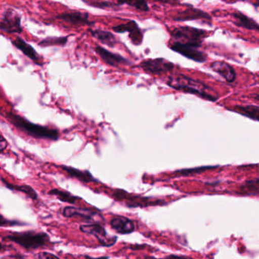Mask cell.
Listing matches in <instances>:
<instances>
[{
    "instance_id": "1",
    "label": "cell",
    "mask_w": 259,
    "mask_h": 259,
    "mask_svg": "<svg viewBox=\"0 0 259 259\" xmlns=\"http://www.w3.org/2000/svg\"><path fill=\"white\" fill-rule=\"evenodd\" d=\"M166 84L175 90L196 95L206 101L215 102L218 99V95L211 88L199 80L193 79L183 74L170 75Z\"/></svg>"
},
{
    "instance_id": "2",
    "label": "cell",
    "mask_w": 259,
    "mask_h": 259,
    "mask_svg": "<svg viewBox=\"0 0 259 259\" xmlns=\"http://www.w3.org/2000/svg\"><path fill=\"white\" fill-rule=\"evenodd\" d=\"M6 118L18 130L35 139L57 141L60 138L58 130L33 123L13 112H8L6 113Z\"/></svg>"
},
{
    "instance_id": "3",
    "label": "cell",
    "mask_w": 259,
    "mask_h": 259,
    "mask_svg": "<svg viewBox=\"0 0 259 259\" xmlns=\"http://www.w3.org/2000/svg\"><path fill=\"white\" fill-rule=\"evenodd\" d=\"M15 242L25 249H37L45 246L50 242V237L42 232L25 231L13 233L3 237V241Z\"/></svg>"
},
{
    "instance_id": "4",
    "label": "cell",
    "mask_w": 259,
    "mask_h": 259,
    "mask_svg": "<svg viewBox=\"0 0 259 259\" xmlns=\"http://www.w3.org/2000/svg\"><path fill=\"white\" fill-rule=\"evenodd\" d=\"M169 34L177 41L200 48L202 46L203 42L208 35L209 32L206 30L193 27L179 26L170 30Z\"/></svg>"
},
{
    "instance_id": "5",
    "label": "cell",
    "mask_w": 259,
    "mask_h": 259,
    "mask_svg": "<svg viewBox=\"0 0 259 259\" xmlns=\"http://www.w3.org/2000/svg\"><path fill=\"white\" fill-rule=\"evenodd\" d=\"M0 29L9 34H21L23 31L22 16L14 9H6L1 16Z\"/></svg>"
},
{
    "instance_id": "6",
    "label": "cell",
    "mask_w": 259,
    "mask_h": 259,
    "mask_svg": "<svg viewBox=\"0 0 259 259\" xmlns=\"http://www.w3.org/2000/svg\"><path fill=\"white\" fill-rule=\"evenodd\" d=\"M139 67L148 74L163 75L174 71L175 65L164 58L148 59L143 60Z\"/></svg>"
},
{
    "instance_id": "7",
    "label": "cell",
    "mask_w": 259,
    "mask_h": 259,
    "mask_svg": "<svg viewBox=\"0 0 259 259\" xmlns=\"http://www.w3.org/2000/svg\"><path fill=\"white\" fill-rule=\"evenodd\" d=\"M80 230L83 233L95 236L103 246H112L117 240L116 236H109L107 230L100 223H92V224L81 225Z\"/></svg>"
},
{
    "instance_id": "8",
    "label": "cell",
    "mask_w": 259,
    "mask_h": 259,
    "mask_svg": "<svg viewBox=\"0 0 259 259\" xmlns=\"http://www.w3.org/2000/svg\"><path fill=\"white\" fill-rule=\"evenodd\" d=\"M169 48L174 52L196 63H205L207 60V55L205 53L200 51L199 48L190 46L186 44L175 40L169 45Z\"/></svg>"
},
{
    "instance_id": "9",
    "label": "cell",
    "mask_w": 259,
    "mask_h": 259,
    "mask_svg": "<svg viewBox=\"0 0 259 259\" xmlns=\"http://www.w3.org/2000/svg\"><path fill=\"white\" fill-rule=\"evenodd\" d=\"M112 29L119 34L128 32V37L131 40L132 43L136 46L142 45L143 41V32L136 21L130 20L127 23L116 25L113 26Z\"/></svg>"
},
{
    "instance_id": "10",
    "label": "cell",
    "mask_w": 259,
    "mask_h": 259,
    "mask_svg": "<svg viewBox=\"0 0 259 259\" xmlns=\"http://www.w3.org/2000/svg\"><path fill=\"white\" fill-rule=\"evenodd\" d=\"M62 214L65 218H72L78 216L89 223H98V220L103 221V217L99 212L89 208H81V207H72L67 206L63 208Z\"/></svg>"
},
{
    "instance_id": "11",
    "label": "cell",
    "mask_w": 259,
    "mask_h": 259,
    "mask_svg": "<svg viewBox=\"0 0 259 259\" xmlns=\"http://www.w3.org/2000/svg\"><path fill=\"white\" fill-rule=\"evenodd\" d=\"M172 20L176 22H187V21L194 20H203L210 23L212 21L211 16L200 10V9L195 8L193 7H188L186 10L176 14L172 17Z\"/></svg>"
},
{
    "instance_id": "12",
    "label": "cell",
    "mask_w": 259,
    "mask_h": 259,
    "mask_svg": "<svg viewBox=\"0 0 259 259\" xmlns=\"http://www.w3.org/2000/svg\"><path fill=\"white\" fill-rule=\"evenodd\" d=\"M95 53L101 57V60L109 66H113V67H118L119 66H130L133 64L130 60H127L125 57L121 56L120 54H114V53L110 52L107 51L103 47L98 46L94 48Z\"/></svg>"
},
{
    "instance_id": "13",
    "label": "cell",
    "mask_w": 259,
    "mask_h": 259,
    "mask_svg": "<svg viewBox=\"0 0 259 259\" xmlns=\"http://www.w3.org/2000/svg\"><path fill=\"white\" fill-rule=\"evenodd\" d=\"M55 19L67 22V23L75 25V26H84V25L92 26L95 23V22L90 20V15L89 13H83V12L79 11L62 13V14L56 16Z\"/></svg>"
},
{
    "instance_id": "14",
    "label": "cell",
    "mask_w": 259,
    "mask_h": 259,
    "mask_svg": "<svg viewBox=\"0 0 259 259\" xmlns=\"http://www.w3.org/2000/svg\"><path fill=\"white\" fill-rule=\"evenodd\" d=\"M12 44L15 48L21 51L24 55L26 56L30 60H32L35 64L39 66H43L44 63L41 61L40 55L34 48L29 44L27 43L22 37H16L12 40Z\"/></svg>"
},
{
    "instance_id": "15",
    "label": "cell",
    "mask_w": 259,
    "mask_h": 259,
    "mask_svg": "<svg viewBox=\"0 0 259 259\" xmlns=\"http://www.w3.org/2000/svg\"><path fill=\"white\" fill-rule=\"evenodd\" d=\"M110 225L119 234H130L136 230L134 221L125 217H114L110 220Z\"/></svg>"
},
{
    "instance_id": "16",
    "label": "cell",
    "mask_w": 259,
    "mask_h": 259,
    "mask_svg": "<svg viewBox=\"0 0 259 259\" xmlns=\"http://www.w3.org/2000/svg\"><path fill=\"white\" fill-rule=\"evenodd\" d=\"M210 69L221 75L228 83L234 82L236 78V72L233 66L224 61H214L210 64Z\"/></svg>"
},
{
    "instance_id": "17",
    "label": "cell",
    "mask_w": 259,
    "mask_h": 259,
    "mask_svg": "<svg viewBox=\"0 0 259 259\" xmlns=\"http://www.w3.org/2000/svg\"><path fill=\"white\" fill-rule=\"evenodd\" d=\"M230 15L234 19L233 23L236 26L245 28V29L249 30V31H259V24H257L251 18L245 16V14L239 11L234 12Z\"/></svg>"
},
{
    "instance_id": "18",
    "label": "cell",
    "mask_w": 259,
    "mask_h": 259,
    "mask_svg": "<svg viewBox=\"0 0 259 259\" xmlns=\"http://www.w3.org/2000/svg\"><path fill=\"white\" fill-rule=\"evenodd\" d=\"M61 168L69 177L77 179L82 183H99V180L95 178L89 171L81 170V169H78L72 166H64V165L61 166Z\"/></svg>"
},
{
    "instance_id": "19",
    "label": "cell",
    "mask_w": 259,
    "mask_h": 259,
    "mask_svg": "<svg viewBox=\"0 0 259 259\" xmlns=\"http://www.w3.org/2000/svg\"><path fill=\"white\" fill-rule=\"evenodd\" d=\"M92 37L96 38L98 41L110 48H114L117 44L116 36L110 31L101 29H89Z\"/></svg>"
},
{
    "instance_id": "20",
    "label": "cell",
    "mask_w": 259,
    "mask_h": 259,
    "mask_svg": "<svg viewBox=\"0 0 259 259\" xmlns=\"http://www.w3.org/2000/svg\"><path fill=\"white\" fill-rule=\"evenodd\" d=\"M232 111L236 112L242 116H246L254 120L259 121V107L253 105H236L230 109Z\"/></svg>"
},
{
    "instance_id": "21",
    "label": "cell",
    "mask_w": 259,
    "mask_h": 259,
    "mask_svg": "<svg viewBox=\"0 0 259 259\" xmlns=\"http://www.w3.org/2000/svg\"><path fill=\"white\" fill-rule=\"evenodd\" d=\"M1 180H2L3 183L5 184L6 187L8 188L10 190L23 192L27 196L29 197L30 198L34 200V201L38 199V195H37V192L31 186H16V185L11 184V183L6 181L4 178L1 179Z\"/></svg>"
},
{
    "instance_id": "22",
    "label": "cell",
    "mask_w": 259,
    "mask_h": 259,
    "mask_svg": "<svg viewBox=\"0 0 259 259\" xmlns=\"http://www.w3.org/2000/svg\"><path fill=\"white\" fill-rule=\"evenodd\" d=\"M117 5H127L128 7H133L138 11L148 13L150 11L149 6L147 0H117Z\"/></svg>"
},
{
    "instance_id": "23",
    "label": "cell",
    "mask_w": 259,
    "mask_h": 259,
    "mask_svg": "<svg viewBox=\"0 0 259 259\" xmlns=\"http://www.w3.org/2000/svg\"><path fill=\"white\" fill-rule=\"evenodd\" d=\"M259 193V179L248 180L240 186L239 194L244 195H256Z\"/></svg>"
},
{
    "instance_id": "24",
    "label": "cell",
    "mask_w": 259,
    "mask_h": 259,
    "mask_svg": "<svg viewBox=\"0 0 259 259\" xmlns=\"http://www.w3.org/2000/svg\"><path fill=\"white\" fill-rule=\"evenodd\" d=\"M48 194L57 197L58 199L63 201V202L69 203L71 204H75L76 201L80 199V198L72 195L70 192H65V191L60 190L58 189H51V191L48 192Z\"/></svg>"
},
{
    "instance_id": "25",
    "label": "cell",
    "mask_w": 259,
    "mask_h": 259,
    "mask_svg": "<svg viewBox=\"0 0 259 259\" xmlns=\"http://www.w3.org/2000/svg\"><path fill=\"white\" fill-rule=\"evenodd\" d=\"M69 37H48L40 40L38 43V46L42 48L48 47L60 46L65 47L67 45Z\"/></svg>"
},
{
    "instance_id": "26",
    "label": "cell",
    "mask_w": 259,
    "mask_h": 259,
    "mask_svg": "<svg viewBox=\"0 0 259 259\" xmlns=\"http://www.w3.org/2000/svg\"><path fill=\"white\" fill-rule=\"evenodd\" d=\"M216 166H200V167L192 168V169H180V170L176 171L175 174L177 176H186L189 175H195V174H201V172H204V171L207 170V169H213Z\"/></svg>"
},
{
    "instance_id": "27",
    "label": "cell",
    "mask_w": 259,
    "mask_h": 259,
    "mask_svg": "<svg viewBox=\"0 0 259 259\" xmlns=\"http://www.w3.org/2000/svg\"><path fill=\"white\" fill-rule=\"evenodd\" d=\"M85 3L88 5L99 9H115L116 7H119L117 4H113V3L110 2V1H90V2L86 1Z\"/></svg>"
},
{
    "instance_id": "28",
    "label": "cell",
    "mask_w": 259,
    "mask_h": 259,
    "mask_svg": "<svg viewBox=\"0 0 259 259\" xmlns=\"http://www.w3.org/2000/svg\"><path fill=\"white\" fill-rule=\"evenodd\" d=\"M24 224H21L19 221H9V220L5 219L4 217L1 216V226L2 227H7V226H22Z\"/></svg>"
},
{
    "instance_id": "29",
    "label": "cell",
    "mask_w": 259,
    "mask_h": 259,
    "mask_svg": "<svg viewBox=\"0 0 259 259\" xmlns=\"http://www.w3.org/2000/svg\"><path fill=\"white\" fill-rule=\"evenodd\" d=\"M35 257L37 258H58V256L56 255V254H51V253L48 252H40L38 254H36Z\"/></svg>"
},
{
    "instance_id": "30",
    "label": "cell",
    "mask_w": 259,
    "mask_h": 259,
    "mask_svg": "<svg viewBox=\"0 0 259 259\" xmlns=\"http://www.w3.org/2000/svg\"><path fill=\"white\" fill-rule=\"evenodd\" d=\"M155 2L160 3L163 4H168V5H178L180 4V1L179 0H154Z\"/></svg>"
},
{
    "instance_id": "31",
    "label": "cell",
    "mask_w": 259,
    "mask_h": 259,
    "mask_svg": "<svg viewBox=\"0 0 259 259\" xmlns=\"http://www.w3.org/2000/svg\"><path fill=\"white\" fill-rule=\"evenodd\" d=\"M7 146V142L4 137L1 138V142H0V151L3 153V151L6 149Z\"/></svg>"
},
{
    "instance_id": "32",
    "label": "cell",
    "mask_w": 259,
    "mask_h": 259,
    "mask_svg": "<svg viewBox=\"0 0 259 259\" xmlns=\"http://www.w3.org/2000/svg\"><path fill=\"white\" fill-rule=\"evenodd\" d=\"M253 6L255 7H259V0H255V2L253 3Z\"/></svg>"
},
{
    "instance_id": "33",
    "label": "cell",
    "mask_w": 259,
    "mask_h": 259,
    "mask_svg": "<svg viewBox=\"0 0 259 259\" xmlns=\"http://www.w3.org/2000/svg\"><path fill=\"white\" fill-rule=\"evenodd\" d=\"M253 98L259 101V95H253Z\"/></svg>"
}]
</instances>
